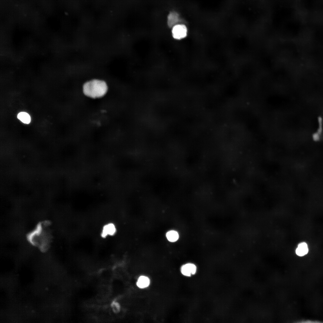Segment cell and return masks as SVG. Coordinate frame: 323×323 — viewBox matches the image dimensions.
I'll list each match as a JSON object with an SVG mask.
<instances>
[{
	"label": "cell",
	"mask_w": 323,
	"mask_h": 323,
	"mask_svg": "<svg viewBox=\"0 0 323 323\" xmlns=\"http://www.w3.org/2000/svg\"><path fill=\"white\" fill-rule=\"evenodd\" d=\"M53 236L50 228L46 224L39 226L30 235L29 240L34 246L45 251L50 246Z\"/></svg>",
	"instance_id": "1"
},
{
	"label": "cell",
	"mask_w": 323,
	"mask_h": 323,
	"mask_svg": "<svg viewBox=\"0 0 323 323\" xmlns=\"http://www.w3.org/2000/svg\"><path fill=\"white\" fill-rule=\"evenodd\" d=\"M83 92L86 97L93 99L100 98L107 92L108 86L104 81L93 79L85 83L83 86Z\"/></svg>",
	"instance_id": "2"
},
{
	"label": "cell",
	"mask_w": 323,
	"mask_h": 323,
	"mask_svg": "<svg viewBox=\"0 0 323 323\" xmlns=\"http://www.w3.org/2000/svg\"><path fill=\"white\" fill-rule=\"evenodd\" d=\"M172 33L173 38L180 40L187 36L188 30L186 26L182 24H177L172 28Z\"/></svg>",
	"instance_id": "3"
},
{
	"label": "cell",
	"mask_w": 323,
	"mask_h": 323,
	"mask_svg": "<svg viewBox=\"0 0 323 323\" xmlns=\"http://www.w3.org/2000/svg\"><path fill=\"white\" fill-rule=\"evenodd\" d=\"M180 18L178 13L174 11L170 12L167 16V24L170 28H172L175 25L178 24Z\"/></svg>",
	"instance_id": "4"
},
{
	"label": "cell",
	"mask_w": 323,
	"mask_h": 323,
	"mask_svg": "<svg viewBox=\"0 0 323 323\" xmlns=\"http://www.w3.org/2000/svg\"><path fill=\"white\" fill-rule=\"evenodd\" d=\"M196 267L194 264L188 263L182 266L181 268V272L183 275L190 276L196 273Z\"/></svg>",
	"instance_id": "5"
},
{
	"label": "cell",
	"mask_w": 323,
	"mask_h": 323,
	"mask_svg": "<svg viewBox=\"0 0 323 323\" xmlns=\"http://www.w3.org/2000/svg\"><path fill=\"white\" fill-rule=\"evenodd\" d=\"M150 284L149 278L144 275H141L137 279L136 285L139 288L144 289L148 287Z\"/></svg>",
	"instance_id": "6"
},
{
	"label": "cell",
	"mask_w": 323,
	"mask_h": 323,
	"mask_svg": "<svg viewBox=\"0 0 323 323\" xmlns=\"http://www.w3.org/2000/svg\"><path fill=\"white\" fill-rule=\"evenodd\" d=\"M116 230L115 226L113 224H108L103 227L101 235L102 237H105L107 235H113L115 232Z\"/></svg>",
	"instance_id": "7"
},
{
	"label": "cell",
	"mask_w": 323,
	"mask_h": 323,
	"mask_svg": "<svg viewBox=\"0 0 323 323\" xmlns=\"http://www.w3.org/2000/svg\"><path fill=\"white\" fill-rule=\"evenodd\" d=\"M308 251V249L307 244L304 242H302L298 244L295 252L298 255L301 256L306 255Z\"/></svg>",
	"instance_id": "8"
},
{
	"label": "cell",
	"mask_w": 323,
	"mask_h": 323,
	"mask_svg": "<svg viewBox=\"0 0 323 323\" xmlns=\"http://www.w3.org/2000/svg\"><path fill=\"white\" fill-rule=\"evenodd\" d=\"M18 118L22 122L26 124H29L31 121L30 115L27 113L22 112L19 113L17 115Z\"/></svg>",
	"instance_id": "9"
},
{
	"label": "cell",
	"mask_w": 323,
	"mask_h": 323,
	"mask_svg": "<svg viewBox=\"0 0 323 323\" xmlns=\"http://www.w3.org/2000/svg\"><path fill=\"white\" fill-rule=\"evenodd\" d=\"M168 240L170 242H174L177 240L179 238V234L177 232L173 230L168 232L166 234Z\"/></svg>",
	"instance_id": "10"
}]
</instances>
